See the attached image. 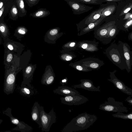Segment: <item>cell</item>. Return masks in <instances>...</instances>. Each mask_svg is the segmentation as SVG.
Instances as JSON below:
<instances>
[{"label":"cell","mask_w":132,"mask_h":132,"mask_svg":"<svg viewBox=\"0 0 132 132\" xmlns=\"http://www.w3.org/2000/svg\"><path fill=\"white\" fill-rule=\"evenodd\" d=\"M117 45L112 43L105 51V53L113 64L121 70L127 67L125 59L121 46L118 43Z\"/></svg>","instance_id":"7a4b0ae2"},{"label":"cell","mask_w":132,"mask_h":132,"mask_svg":"<svg viewBox=\"0 0 132 132\" xmlns=\"http://www.w3.org/2000/svg\"><path fill=\"white\" fill-rule=\"evenodd\" d=\"M98 42L94 41L84 40L79 42L78 46L80 48L85 51L91 52H94L98 51Z\"/></svg>","instance_id":"9a60e30c"},{"label":"cell","mask_w":132,"mask_h":132,"mask_svg":"<svg viewBox=\"0 0 132 132\" xmlns=\"http://www.w3.org/2000/svg\"><path fill=\"white\" fill-rule=\"evenodd\" d=\"M118 43L121 46L125 59L127 66L126 69L128 72L129 73L130 71L132 65V52L130 50V46L127 43L120 41Z\"/></svg>","instance_id":"4fadbf2b"},{"label":"cell","mask_w":132,"mask_h":132,"mask_svg":"<svg viewBox=\"0 0 132 132\" xmlns=\"http://www.w3.org/2000/svg\"><path fill=\"white\" fill-rule=\"evenodd\" d=\"M3 113L8 116L11 122L13 124L16 125L12 130H18L21 132H30L32 130V127L24 122L20 121L17 118L14 117L11 113V109L9 107L3 111Z\"/></svg>","instance_id":"8992f818"},{"label":"cell","mask_w":132,"mask_h":132,"mask_svg":"<svg viewBox=\"0 0 132 132\" xmlns=\"http://www.w3.org/2000/svg\"><path fill=\"white\" fill-rule=\"evenodd\" d=\"M74 67L77 70L84 72L92 71V70L90 68L78 63L75 64Z\"/></svg>","instance_id":"f546056e"},{"label":"cell","mask_w":132,"mask_h":132,"mask_svg":"<svg viewBox=\"0 0 132 132\" xmlns=\"http://www.w3.org/2000/svg\"><path fill=\"white\" fill-rule=\"evenodd\" d=\"M41 106L37 102H35L32 109L31 113L32 120L36 122L39 125V128L41 126L40 119Z\"/></svg>","instance_id":"ac0fdd59"},{"label":"cell","mask_w":132,"mask_h":132,"mask_svg":"<svg viewBox=\"0 0 132 132\" xmlns=\"http://www.w3.org/2000/svg\"><path fill=\"white\" fill-rule=\"evenodd\" d=\"M60 99L62 103L69 105H79L85 103L88 101L87 97L81 95L64 96Z\"/></svg>","instance_id":"30bf717a"},{"label":"cell","mask_w":132,"mask_h":132,"mask_svg":"<svg viewBox=\"0 0 132 132\" xmlns=\"http://www.w3.org/2000/svg\"><path fill=\"white\" fill-rule=\"evenodd\" d=\"M64 0L71 8L73 13L75 14H80L93 9V7L74 1L73 0Z\"/></svg>","instance_id":"8fae6325"},{"label":"cell","mask_w":132,"mask_h":132,"mask_svg":"<svg viewBox=\"0 0 132 132\" xmlns=\"http://www.w3.org/2000/svg\"><path fill=\"white\" fill-rule=\"evenodd\" d=\"M112 116L114 117L122 119L125 120H131L132 113L128 114H125L121 112H118L116 113L113 114Z\"/></svg>","instance_id":"83f0119b"},{"label":"cell","mask_w":132,"mask_h":132,"mask_svg":"<svg viewBox=\"0 0 132 132\" xmlns=\"http://www.w3.org/2000/svg\"><path fill=\"white\" fill-rule=\"evenodd\" d=\"M95 115L86 112L81 113L73 118L61 130V132H72L85 130L88 128L97 120Z\"/></svg>","instance_id":"6da1fadb"},{"label":"cell","mask_w":132,"mask_h":132,"mask_svg":"<svg viewBox=\"0 0 132 132\" xmlns=\"http://www.w3.org/2000/svg\"><path fill=\"white\" fill-rule=\"evenodd\" d=\"M58 32V29L57 28H54L50 30V33L51 35H55Z\"/></svg>","instance_id":"d590c367"},{"label":"cell","mask_w":132,"mask_h":132,"mask_svg":"<svg viewBox=\"0 0 132 132\" xmlns=\"http://www.w3.org/2000/svg\"><path fill=\"white\" fill-rule=\"evenodd\" d=\"M3 120L2 119H0V125L1 123L3 122Z\"/></svg>","instance_id":"bcb514c9"},{"label":"cell","mask_w":132,"mask_h":132,"mask_svg":"<svg viewBox=\"0 0 132 132\" xmlns=\"http://www.w3.org/2000/svg\"><path fill=\"white\" fill-rule=\"evenodd\" d=\"M9 13L10 19L13 20L18 19L19 16L18 11L14 2L10 7Z\"/></svg>","instance_id":"484cf974"},{"label":"cell","mask_w":132,"mask_h":132,"mask_svg":"<svg viewBox=\"0 0 132 132\" xmlns=\"http://www.w3.org/2000/svg\"><path fill=\"white\" fill-rule=\"evenodd\" d=\"M67 79L66 78L63 79L61 81L60 83L62 85V86H64L65 84H67Z\"/></svg>","instance_id":"f35d334b"},{"label":"cell","mask_w":132,"mask_h":132,"mask_svg":"<svg viewBox=\"0 0 132 132\" xmlns=\"http://www.w3.org/2000/svg\"><path fill=\"white\" fill-rule=\"evenodd\" d=\"M128 39L129 40H132V32H131L129 33V35H128Z\"/></svg>","instance_id":"ee69618b"},{"label":"cell","mask_w":132,"mask_h":132,"mask_svg":"<svg viewBox=\"0 0 132 132\" xmlns=\"http://www.w3.org/2000/svg\"><path fill=\"white\" fill-rule=\"evenodd\" d=\"M78 2L85 4L101 5L103 2L101 0H73Z\"/></svg>","instance_id":"f1b7e54d"},{"label":"cell","mask_w":132,"mask_h":132,"mask_svg":"<svg viewBox=\"0 0 132 132\" xmlns=\"http://www.w3.org/2000/svg\"><path fill=\"white\" fill-rule=\"evenodd\" d=\"M14 2V1L10 2L6 0V3L0 10V23L3 22L4 19L9 13L10 8L12 4Z\"/></svg>","instance_id":"44dd1931"},{"label":"cell","mask_w":132,"mask_h":132,"mask_svg":"<svg viewBox=\"0 0 132 132\" xmlns=\"http://www.w3.org/2000/svg\"><path fill=\"white\" fill-rule=\"evenodd\" d=\"M54 75L52 73H46L42 78L41 84L46 85H50L54 82Z\"/></svg>","instance_id":"cb8c5ba5"},{"label":"cell","mask_w":132,"mask_h":132,"mask_svg":"<svg viewBox=\"0 0 132 132\" xmlns=\"http://www.w3.org/2000/svg\"><path fill=\"white\" fill-rule=\"evenodd\" d=\"M8 48L10 50H12L13 49V46L11 45H9L8 46Z\"/></svg>","instance_id":"f6af8a7d"},{"label":"cell","mask_w":132,"mask_h":132,"mask_svg":"<svg viewBox=\"0 0 132 132\" xmlns=\"http://www.w3.org/2000/svg\"><path fill=\"white\" fill-rule=\"evenodd\" d=\"M125 16L123 19L124 20H130L132 19V12H128L125 15Z\"/></svg>","instance_id":"836d02e7"},{"label":"cell","mask_w":132,"mask_h":132,"mask_svg":"<svg viewBox=\"0 0 132 132\" xmlns=\"http://www.w3.org/2000/svg\"><path fill=\"white\" fill-rule=\"evenodd\" d=\"M116 23L115 21H111L97 27L94 30V37L104 44H108L107 34L110 29Z\"/></svg>","instance_id":"5b68a950"},{"label":"cell","mask_w":132,"mask_h":132,"mask_svg":"<svg viewBox=\"0 0 132 132\" xmlns=\"http://www.w3.org/2000/svg\"><path fill=\"white\" fill-rule=\"evenodd\" d=\"M126 101L127 102L131 104V105H132V98L130 96H129L127 97L126 99Z\"/></svg>","instance_id":"60d3db41"},{"label":"cell","mask_w":132,"mask_h":132,"mask_svg":"<svg viewBox=\"0 0 132 132\" xmlns=\"http://www.w3.org/2000/svg\"><path fill=\"white\" fill-rule=\"evenodd\" d=\"M117 8V15L120 17L125 15L132 8V0H123L118 2Z\"/></svg>","instance_id":"5bb4252c"},{"label":"cell","mask_w":132,"mask_h":132,"mask_svg":"<svg viewBox=\"0 0 132 132\" xmlns=\"http://www.w3.org/2000/svg\"><path fill=\"white\" fill-rule=\"evenodd\" d=\"M7 25L3 22L0 23V31L2 33H5L8 31Z\"/></svg>","instance_id":"1f68e13d"},{"label":"cell","mask_w":132,"mask_h":132,"mask_svg":"<svg viewBox=\"0 0 132 132\" xmlns=\"http://www.w3.org/2000/svg\"><path fill=\"white\" fill-rule=\"evenodd\" d=\"M105 19L100 18L96 21L89 24L81 30L79 35H84L94 30L96 28L101 24Z\"/></svg>","instance_id":"ffe728a7"},{"label":"cell","mask_w":132,"mask_h":132,"mask_svg":"<svg viewBox=\"0 0 132 132\" xmlns=\"http://www.w3.org/2000/svg\"><path fill=\"white\" fill-rule=\"evenodd\" d=\"M16 73L15 72H7L5 74L4 84V92L9 95L13 93L15 88Z\"/></svg>","instance_id":"52a82bcc"},{"label":"cell","mask_w":132,"mask_h":132,"mask_svg":"<svg viewBox=\"0 0 132 132\" xmlns=\"http://www.w3.org/2000/svg\"><path fill=\"white\" fill-rule=\"evenodd\" d=\"M119 30V27L116 23L110 29L107 36L108 44L111 42L113 39L116 37Z\"/></svg>","instance_id":"d4e9b609"},{"label":"cell","mask_w":132,"mask_h":132,"mask_svg":"<svg viewBox=\"0 0 132 132\" xmlns=\"http://www.w3.org/2000/svg\"><path fill=\"white\" fill-rule=\"evenodd\" d=\"M117 70L109 72L110 79L107 80L112 82L117 88L122 92L132 96V89L127 86L122 81L119 80L116 76L115 73Z\"/></svg>","instance_id":"9c48e42d"},{"label":"cell","mask_w":132,"mask_h":132,"mask_svg":"<svg viewBox=\"0 0 132 132\" xmlns=\"http://www.w3.org/2000/svg\"><path fill=\"white\" fill-rule=\"evenodd\" d=\"M18 32L21 34H24L26 33L25 29L23 27L19 28L18 30Z\"/></svg>","instance_id":"e575fe53"},{"label":"cell","mask_w":132,"mask_h":132,"mask_svg":"<svg viewBox=\"0 0 132 132\" xmlns=\"http://www.w3.org/2000/svg\"><path fill=\"white\" fill-rule=\"evenodd\" d=\"M132 19L127 20L120 29L128 31V29L132 27Z\"/></svg>","instance_id":"4dcf8cb0"},{"label":"cell","mask_w":132,"mask_h":132,"mask_svg":"<svg viewBox=\"0 0 132 132\" xmlns=\"http://www.w3.org/2000/svg\"><path fill=\"white\" fill-rule=\"evenodd\" d=\"M17 7L19 16L22 17L26 15L27 11L26 9L24 0H14Z\"/></svg>","instance_id":"7402d4cb"},{"label":"cell","mask_w":132,"mask_h":132,"mask_svg":"<svg viewBox=\"0 0 132 132\" xmlns=\"http://www.w3.org/2000/svg\"><path fill=\"white\" fill-rule=\"evenodd\" d=\"M80 81L81 83L79 84L74 85L73 86L74 88H82L89 91H100V86H98L97 87L94 86L91 80L87 79H82Z\"/></svg>","instance_id":"2e32d148"},{"label":"cell","mask_w":132,"mask_h":132,"mask_svg":"<svg viewBox=\"0 0 132 132\" xmlns=\"http://www.w3.org/2000/svg\"><path fill=\"white\" fill-rule=\"evenodd\" d=\"M101 12L100 18H105L113 13L116 10L117 4L116 2H107Z\"/></svg>","instance_id":"d6986e66"},{"label":"cell","mask_w":132,"mask_h":132,"mask_svg":"<svg viewBox=\"0 0 132 132\" xmlns=\"http://www.w3.org/2000/svg\"><path fill=\"white\" fill-rule=\"evenodd\" d=\"M40 119L42 130L43 131L48 132L52 125L55 123L56 117L53 109L52 108L48 113H46L43 106H41Z\"/></svg>","instance_id":"277c9868"},{"label":"cell","mask_w":132,"mask_h":132,"mask_svg":"<svg viewBox=\"0 0 132 132\" xmlns=\"http://www.w3.org/2000/svg\"><path fill=\"white\" fill-rule=\"evenodd\" d=\"M105 4H102L99 8L92 11L79 23L81 29L89 24L94 22L100 18L101 13L105 6Z\"/></svg>","instance_id":"ba28073f"},{"label":"cell","mask_w":132,"mask_h":132,"mask_svg":"<svg viewBox=\"0 0 132 132\" xmlns=\"http://www.w3.org/2000/svg\"><path fill=\"white\" fill-rule=\"evenodd\" d=\"M50 12L46 8H40L35 12L31 13L30 15L33 17L37 18H41L45 17L49 15Z\"/></svg>","instance_id":"603a6c76"},{"label":"cell","mask_w":132,"mask_h":132,"mask_svg":"<svg viewBox=\"0 0 132 132\" xmlns=\"http://www.w3.org/2000/svg\"><path fill=\"white\" fill-rule=\"evenodd\" d=\"M103 1V2H118L122 1L123 0H101Z\"/></svg>","instance_id":"74e56055"},{"label":"cell","mask_w":132,"mask_h":132,"mask_svg":"<svg viewBox=\"0 0 132 132\" xmlns=\"http://www.w3.org/2000/svg\"><path fill=\"white\" fill-rule=\"evenodd\" d=\"M64 59L67 61H69L71 60L72 58V56L70 55H64L62 57Z\"/></svg>","instance_id":"8d00e7d4"},{"label":"cell","mask_w":132,"mask_h":132,"mask_svg":"<svg viewBox=\"0 0 132 132\" xmlns=\"http://www.w3.org/2000/svg\"><path fill=\"white\" fill-rule=\"evenodd\" d=\"M28 5L30 7L37 4L40 0H25Z\"/></svg>","instance_id":"d6a6232c"},{"label":"cell","mask_w":132,"mask_h":132,"mask_svg":"<svg viewBox=\"0 0 132 132\" xmlns=\"http://www.w3.org/2000/svg\"><path fill=\"white\" fill-rule=\"evenodd\" d=\"M7 0H0V10L6 3Z\"/></svg>","instance_id":"b9f144b4"},{"label":"cell","mask_w":132,"mask_h":132,"mask_svg":"<svg viewBox=\"0 0 132 132\" xmlns=\"http://www.w3.org/2000/svg\"><path fill=\"white\" fill-rule=\"evenodd\" d=\"M76 43L75 42H71L69 45L70 47H74L76 46Z\"/></svg>","instance_id":"7bdbcfd3"},{"label":"cell","mask_w":132,"mask_h":132,"mask_svg":"<svg viewBox=\"0 0 132 132\" xmlns=\"http://www.w3.org/2000/svg\"><path fill=\"white\" fill-rule=\"evenodd\" d=\"M99 109L106 111L114 112H127L128 111L122 102L116 101L114 98L111 97H108L107 101L101 104Z\"/></svg>","instance_id":"3957f363"},{"label":"cell","mask_w":132,"mask_h":132,"mask_svg":"<svg viewBox=\"0 0 132 132\" xmlns=\"http://www.w3.org/2000/svg\"><path fill=\"white\" fill-rule=\"evenodd\" d=\"M53 92L64 96L68 95L80 96V93L75 89L65 86H59L53 90Z\"/></svg>","instance_id":"e0dca14e"},{"label":"cell","mask_w":132,"mask_h":132,"mask_svg":"<svg viewBox=\"0 0 132 132\" xmlns=\"http://www.w3.org/2000/svg\"><path fill=\"white\" fill-rule=\"evenodd\" d=\"M13 57L12 55L11 54H9L7 57V61L8 62H10L12 60Z\"/></svg>","instance_id":"ab89813d"},{"label":"cell","mask_w":132,"mask_h":132,"mask_svg":"<svg viewBox=\"0 0 132 132\" xmlns=\"http://www.w3.org/2000/svg\"><path fill=\"white\" fill-rule=\"evenodd\" d=\"M32 89L26 85L24 84H21L19 88L21 93L27 96H30L34 94V91Z\"/></svg>","instance_id":"4316f807"},{"label":"cell","mask_w":132,"mask_h":132,"mask_svg":"<svg viewBox=\"0 0 132 132\" xmlns=\"http://www.w3.org/2000/svg\"><path fill=\"white\" fill-rule=\"evenodd\" d=\"M78 63L89 68L92 70H98L103 66L104 62L97 58L89 57L83 59Z\"/></svg>","instance_id":"7c38bea8"}]
</instances>
